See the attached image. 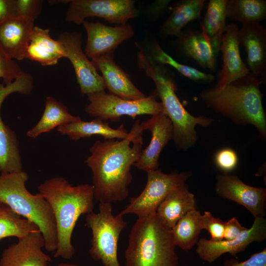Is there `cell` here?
Here are the masks:
<instances>
[{
    "instance_id": "cell-1",
    "label": "cell",
    "mask_w": 266,
    "mask_h": 266,
    "mask_svg": "<svg viewBox=\"0 0 266 266\" xmlns=\"http://www.w3.org/2000/svg\"><path fill=\"white\" fill-rule=\"evenodd\" d=\"M143 132L136 120L126 138L97 140L85 162L92 172L94 199L112 203L124 200L129 194L132 166L142 150Z\"/></svg>"
},
{
    "instance_id": "cell-2",
    "label": "cell",
    "mask_w": 266,
    "mask_h": 266,
    "mask_svg": "<svg viewBox=\"0 0 266 266\" xmlns=\"http://www.w3.org/2000/svg\"><path fill=\"white\" fill-rule=\"evenodd\" d=\"M53 211L57 234L54 257L68 260L75 253L72 234L79 218L94 212V194L92 185H72L66 178L58 176L45 180L37 187Z\"/></svg>"
},
{
    "instance_id": "cell-3",
    "label": "cell",
    "mask_w": 266,
    "mask_h": 266,
    "mask_svg": "<svg viewBox=\"0 0 266 266\" xmlns=\"http://www.w3.org/2000/svg\"><path fill=\"white\" fill-rule=\"evenodd\" d=\"M262 81L250 73L238 78L221 90L202 91L201 100L217 113L237 125H253L259 136L266 138V116L262 104Z\"/></svg>"
},
{
    "instance_id": "cell-4",
    "label": "cell",
    "mask_w": 266,
    "mask_h": 266,
    "mask_svg": "<svg viewBox=\"0 0 266 266\" xmlns=\"http://www.w3.org/2000/svg\"><path fill=\"white\" fill-rule=\"evenodd\" d=\"M171 229L156 213L138 218L125 252L126 266H178Z\"/></svg>"
},
{
    "instance_id": "cell-5",
    "label": "cell",
    "mask_w": 266,
    "mask_h": 266,
    "mask_svg": "<svg viewBox=\"0 0 266 266\" xmlns=\"http://www.w3.org/2000/svg\"><path fill=\"white\" fill-rule=\"evenodd\" d=\"M138 66L155 84V91L161 100L164 113L172 123V140L176 148L185 150L192 147L197 140L196 126H209L213 120L202 116H194L186 110L176 94V84L164 65L150 57H144L139 61Z\"/></svg>"
},
{
    "instance_id": "cell-6",
    "label": "cell",
    "mask_w": 266,
    "mask_h": 266,
    "mask_svg": "<svg viewBox=\"0 0 266 266\" xmlns=\"http://www.w3.org/2000/svg\"><path fill=\"white\" fill-rule=\"evenodd\" d=\"M28 175L22 170L0 174V202L35 225L44 240L45 249L55 252L57 234L51 207L39 193L33 195L27 189Z\"/></svg>"
},
{
    "instance_id": "cell-7",
    "label": "cell",
    "mask_w": 266,
    "mask_h": 266,
    "mask_svg": "<svg viewBox=\"0 0 266 266\" xmlns=\"http://www.w3.org/2000/svg\"><path fill=\"white\" fill-rule=\"evenodd\" d=\"M98 213L86 215L85 226L91 230L92 238L89 254L103 266H121L118 259L120 235L127 226L123 216L112 213V203L100 202Z\"/></svg>"
},
{
    "instance_id": "cell-8",
    "label": "cell",
    "mask_w": 266,
    "mask_h": 266,
    "mask_svg": "<svg viewBox=\"0 0 266 266\" xmlns=\"http://www.w3.org/2000/svg\"><path fill=\"white\" fill-rule=\"evenodd\" d=\"M156 91L149 96L138 100H127L105 91L87 95L89 103L85 111L92 117L104 121H119L123 116L133 118L141 115H156L164 113L163 106L156 100Z\"/></svg>"
},
{
    "instance_id": "cell-9",
    "label": "cell",
    "mask_w": 266,
    "mask_h": 266,
    "mask_svg": "<svg viewBox=\"0 0 266 266\" xmlns=\"http://www.w3.org/2000/svg\"><path fill=\"white\" fill-rule=\"evenodd\" d=\"M145 187L137 197L131 198L128 205L119 214H133L138 218L156 213L164 200L175 188L185 184L192 175L190 171L163 173L158 168L148 171Z\"/></svg>"
},
{
    "instance_id": "cell-10",
    "label": "cell",
    "mask_w": 266,
    "mask_h": 266,
    "mask_svg": "<svg viewBox=\"0 0 266 266\" xmlns=\"http://www.w3.org/2000/svg\"><path fill=\"white\" fill-rule=\"evenodd\" d=\"M33 87V78L29 73L22 75L8 85L0 83V173L23 170L19 141L15 133L3 121L0 110L4 99L15 92L28 94Z\"/></svg>"
},
{
    "instance_id": "cell-11",
    "label": "cell",
    "mask_w": 266,
    "mask_h": 266,
    "mask_svg": "<svg viewBox=\"0 0 266 266\" xmlns=\"http://www.w3.org/2000/svg\"><path fill=\"white\" fill-rule=\"evenodd\" d=\"M69 2L66 20L77 25L82 24L87 18L97 17L120 25L137 15L132 0H72Z\"/></svg>"
},
{
    "instance_id": "cell-12",
    "label": "cell",
    "mask_w": 266,
    "mask_h": 266,
    "mask_svg": "<svg viewBox=\"0 0 266 266\" xmlns=\"http://www.w3.org/2000/svg\"><path fill=\"white\" fill-rule=\"evenodd\" d=\"M58 40L64 47L65 58L69 60L74 68L81 94L88 95L105 91L102 76L82 49L81 34L76 32L62 33Z\"/></svg>"
},
{
    "instance_id": "cell-13",
    "label": "cell",
    "mask_w": 266,
    "mask_h": 266,
    "mask_svg": "<svg viewBox=\"0 0 266 266\" xmlns=\"http://www.w3.org/2000/svg\"><path fill=\"white\" fill-rule=\"evenodd\" d=\"M266 239V219L254 218L251 228L232 240L214 241L201 238L197 243L196 253L200 259L212 263L225 253H229L235 258L244 251L253 242H261Z\"/></svg>"
},
{
    "instance_id": "cell-14",
    "label": "cell",
    "mask_w": 266,
    "mask_h": 266,
    "mask_svg": "<svg viewBox=\"0 0 266 266\" xmlns=\"http://www.w3.org/2000/svg\"><path fill=\"white\" fill-rule=\"evenodd\" d=\"M215 189L218 196L243 206L254 218L265 216L266 188L250 186L237 176L223 173L217 176Z\"/></svg>"
},
{
    "instance_id": "cell-15",
    "label": "cell",
    "mask_w": 266,
    "mask_h": 266,
    "mask_svg": "<svg viewBox=\"0 0 266 266\" xmlns=\"http://www.w3.org/2000/svg\"><path fill=\"white\" fill-rule=\"evenodd\" d=\"M82 25L87 35L84 52L91 59L113 53L121 43L132 38L134 34L133 27L127 23L109 26L99 21L85 20Z\"/></svg>"
},
{
    "instance_id": "cell-16",
    "label": "cell",
    "mask_w": 266,
    "mask_h": 266,
    "mask_svg": "<svg viewBox=\"0 0 266 266\" xmlns=\"http://www.w3.org/2000/svg\"><path fill=\"white\" fill-rule=\"evenodd\" d=\"M144 131L149 130L151 139L148 145L142 149L139 158L133 166L147 172L159 168V158L162 151L173 139V127L168 117L162 113L140 123Z\"/></svg>"
},
{
    "instance_id": "cell-17",
    "label": "cell",
    "mask_w": 266,
    "mask_h": 266,
    "mask_svg": "<svg viewBox=\"0 0 266 266\" xmlns=\"http://www.w3.org/2000/svg\"><path fill=\"white\" fill-rule=\"evenodd\" d=\"M18 239L3 250L0 266H50L52 259L42 251L44 240L39 230Z\"/></svg>"
},
{
    "instance_id": "cell-18",
    "label": "cell",
    "mask_w": 266,
    "mask_h": 266,
    "mask_svg": "<svg viewBox=\"0 0 266 266\" xmlns=\"http://www.w3.org/2000/svg\"><path fill=\"white\" fill-rule=\"evenodd\" d=\"M91 62L101 72L105 89L109 94L130 100H140L147 96L134 85L129 75L115 63L113 53L93 58Z\"/></svg>"
},
{
    "instance_id": "cell-19",
    "label": "cell",
    "mask_w": 266,
    "mask_h": 266,
    "mask_svg": "<svg viewBox=\"0 0 266 266\" xmlns=\"http://www.w3.org/2000/svg\"><path fill=\"white\" fill-rule=\"evenodd\" d=\"M239 28L234 24L227 25L220 51L222 54V67L214 88L221 90L232 82L250 73L241 59L238 40Z\"/></svg>"
},
{
    "instance_id": "cell-20",
    "label": "cell",
    "mask_w": 266,
    "mask_h": 266,
    "mask_svg": "<svg viewBox=\"0 0 266 266\" xmlns=\"http://www.w3.org/2000/svg\"><path fill=\"white\" fill-rule=\"evenodd\" d=\"M238 40L247 54L248 68L250 73L266 81V30L260 23L242 25L238 33Z\"/></svg>"
},
{
    "instance_id": "cell-21",
    "label": "cell",
    "mask_w": 266,
    "mask_h": 266,
    "mask_svg": "<svg viewBox=\"0 0 266 266\" xmlns=\"http://www.w3.org/2000/svg\"><path fill=\"white\" fill-rule=\"evenodd\" d=\"M34 20L11 16L0 24V47L10 58H26V53Z\"/></svg>"
},
{
    "instance_id": "cell-22",
    "label": "cell",
    "mask_w": 266,
    "mask_h": 266,
    "mask_svg": "<svg viewBox=\"0 0 266 266\" xmlns=\"http://www.w3.org/2000/svg\"><path fill=\"white\" fill-rule=\"evenodd\" d=\"M65 58L62 43L51 37L48 29L34 26L31 32L26 53V58L43 66H54Z\"/></svg>"
},
{
    "instance_id": "cell-23",
    "label": "cell",
    "mask_w": 266,
    "mask_h": 266,
    "mask_svg": "<svg viewBox=\"0 0 266 266\" xmlns=\"http://www.w3.org/2000/svg\"><path fill=\"white\" fill-rule=\"evenodd\" d=\"M57 131L62 134L67 135L73 141L94 135L101 136L104 139H123L129 135L123 124L117 129H114L109 125L108 122L98 118L91 121L81 120L63 125L58 127Z\"/></svg>"
},
{
    "instance_id": "cell-24",
    "label": "cell",
    "mask_w": 266,
    "mask_h": 266,
    "mask_svg": "<svg viewBox=\"0 0 266 266\" xmlns=\"http://www.w3.org/2000/svg\"><path fill=\"white\" fill-rule=\"evenodd\" d=\"M196 200L185 184L173 190L159 206L156 213L165 224L172 229L189 211L196 209Z\"/></svg>"
},
{
    "instance_id": "cell-25",
    "label": "cell",
    "mask_w": 266,
    "mask_h": 266,
    "mask_svg": "<svg viewBox=\"0 0 266 266\" xmlns=\"http://www.w3.org/2000/svg\"><path fill=\"white\" fill-rule=\"evenodd\" d=\"M177 37L181 50L186 56L203 68L215 70L216 55L202 32L188 30L182 31Z\"/></svg>"
},
{
    "instance_id": "cell-26",
    "label": "cell",
    "mask_w": 266,
    "mask_h": 266,
    "mask_svg": "<svg viewBox=\"0 0 266 266\" xmlns=\"http://www.w3.org/2000/svg\"><path fill=\"white\" fill-rule=\"evenodd\" d=\"M204 0H181L174 3L170 14L162 24L160 34L178 36L191 21L200 17Z\"/></svg>"
},
{
    "instance_id": "cell-27",
    "label": "cell",
    "mask_w": 266,
    "mask_h": 266,
    "mask_svg": "<svg viewBox=\"0 0 266 266\" xmlns=\"http://www.w3.org/2000/svg\"><path fill=\"white\" fill-rule=\"evenodd\" d=\"M227 0H210L200 24L201 32L206 36L216 56L220 51L222 37L227 27Z\"/></svg>"
},
{
    "instance_id": "cell-28",
    "label": "cell",
    "mask_w": 266,
    "mask_h": 266,
    "mask_svg": "<svg viewBox=\"0 0 266 266\" xmlns=\"http://www.w3.org/2000/svg\"><path fill=\"white\" fill-rule=\"evenodd\" d=\"M82 120L78 116L71 114L67 107L51 96L46 98L44 110L38 123L27 132L28 136L36 138L56 128Z\"/></svg>"
},
{
    "instance_id": "cell-29",
    "label": "cell",
    "mask_w": 266,
    "mask_h": 266,
    "mask_svg": "<svg viewBox=\"0 0 266 266\" xmlns=\"http://www.w3.org/2000/svg\"><path fill=\"white\" fill-rule=\"evenodd\" d=\"M202 230V214L197 209L191 210L180 218L171 229L176 246L188 251L198 241Z\"/></svg>"
},
{
    "instance_id": "cell-30",
    "label": "cell",
    "mask_w": 266,
    "mask_h": 266,
    "mask_svg": "<svg viewBox=\"0 0 266 266\" xmlns=\"http://www.w3.org/2000/svg\"><path fill=\"white\" fill-rule=\"evenodd\" d=\"M226 16L242 25L260 23L266 17V0H228Z\"/></svg>"
},
{
    "instance_id": "cell-31",
    "label": "cell",
    "mask_w": 266,
    "mask_h": 266,
    "mask_svg": "<svg viewBox=\"0 0 266 266\" xmlns=\"http://www.w3.org/2000/svg\"><path fill=\"white\" fill-rule=\"evenodd\" d=\"M37 230L39 229L35 225L0 202V240L7 237L20 238Z\"/></svg>"
},
{
    "instance_id": "cell-32",
    "label": "cell",
    "mask_w": 266,
    "mask_h": 266,
    "mask_svg": "<svg viewBox=\"0 0 266 266\" xmlns=\"http://www.w3.org/2000/svg\"><path fill=\"white\" fill-rule=\"evenodd\" d=\"M147 53L155 62L164 66H170L183 76L190 80L211 82L215 78V76L212 74L200 71L194 67L178 62L164 51L157 41L151 45Z\"/></svg>"
},
{
    "instance_id": "cell-33",
    "label": "cell",
    "mask_w": 266,
    "mask_h": 266,
    "mask_svg": "<svg viewBox=\"0 0 266 266\" xmlns=\"http://www.w3.org/2000/svg\"><path fill=\"white\" fill-rule=\"evenodd\" d=\"M24 72L17 63L8 56L0 47V78L2 79V84H10Z\"/></svg>"
},
{
    "instance_id": "cell-34",
    "label": "cell",
    "mask_w": 266,
    "mask_h": 266,
    "mask_svg": "<svg viewBox=\"0 0 266 266\" xmlns=\"http://www.w3.org/2000/svg\"><path fill=\"white\" fill-rule=\"evenodd\" d=\"M43 1L40 0H12L13 16L35 20L41 12Z\"/></svg>"
},
{
    "instance_id": "cell-35",
    "label": "cell",
    "mask_w": 266,
    "mask_h": 266,
    "mask_svg": "<svg viewBox=\"0 0 266 266\" xmlns=\"http://www.w3.org/2000/svg\"><path fill=\"white\" fill-rule=\"evenodd\" d=\"M214 163L224 173H229L234 170L238 165V159L236 152L231 148H223L215 154Z\"/></svg>"
},
{
    "instance_id": "cell-36",
    "label": "cell",
    "mask_w": 266,
    "mask_h": 266,
    "mask_svg": "<svg viewBox=\"0 0 266 266\" xmlns=\"http://www.w3.org/2000/svg\"><path fill=\"white\" fill-rule=\"evenodd\" d=\"M202 227L209 233L210 239L220 241L224 239L225 222L214 217L210 211H205L202 214Z\"/></svg>"
},
{
    "instance_id": "cell-37",
    "label": "cell",
    "mask_w": 266,
    "mask_h": 266,
    "mask_svg": "<svg viewBox=\"0 0 266 266\" xmlns=\"http://www.w3.org/2000/svg\"><path fill=\"white\" fill-rule=\"evenodd\" d=\"M224 266H266V248L252 254L244 261L240 262L236 258L228 259Z\"/></svg>"
},
{
    "instance_id": "cell-38",
    "label": "cell",
    "mask_w": 266,
    "mask_h": 266,
    "mask_svg": "<svg viewBox=\"0 0 266 266\" xmlns=\"http://www.w3.org/2000/svg\"><path fill=\"white\" fill-rule=\"evenodd\" d=\"M247 229L248 228L241 226L236 217H233L225 222L223 239H233Z\"/></svg>"
},
{
    "instance_id": "cell-39",
    "label": "cell",
    "mask_w": 266,
    "mask_h": 266,
    "mask_svg": "<svg viewBox=\"0 0 266 266\" xmlns=\"http://www.w3.org/2000/svg\"><path fill=\"white\" fill-rule=\"evenodd\" d=\"M170 0H157L151 3L147 9V13L152 20L160 17L170 8Z\"/></svg>"
},
{
    "instance_id": "cell-40",
    "label": "cell",
    "mask_w": 266,
    "mask_h": 266,
    "mask_svg": "<svg viewBox=\"0 0 266 266\" xmlns=\"http://www.w3.org/2000/svg\"><path fill=\"white\" fill-rule=\"evenodd\" d=\"M11 16H13L12 0H0V24Z\"/></svg>"
},
{
    "instance_id": "cell-41",
    "label": "cell",
    "mask_w": 266,
    "mask_h": 266,
    "mask_svg": "<svg viewBox=\"0 0 266 266\" xmlns=\"http://www.w3.org/2000/svg\"><path fill=\"white\" fill-rule=\"evenodd\" d=\"M57 266H80L73 265V264H66V263H61V264H59Z\"/></svg>"
}]
</instances>
